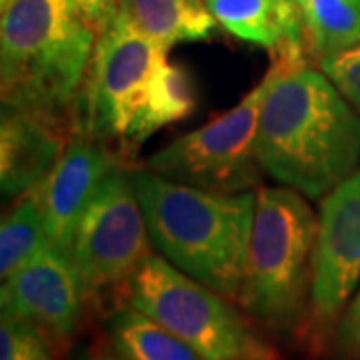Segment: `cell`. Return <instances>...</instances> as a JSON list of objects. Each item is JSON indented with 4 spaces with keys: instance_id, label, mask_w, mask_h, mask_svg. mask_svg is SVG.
Returning a JSON list of instances; mask_svg holds the SVG:
<instances>
[{
    "instance_id": "1",
    "label": "cell",
    "mask_w": 360,
    "mask_h": 360,
    "mask_svg": "<svg viewBox=\"0 0 360 360\" xmlns=\"http://www.w3.org/2000/svg\"><path fill=\"white\" fill-rule=\"evenodd\" d=\"M260 110L262 172L307 198H322L360 167V116L309 60L272 58Z\"/></svg>"
},
{
    "instance_id": "2",
    "label": "cell",
    "mask_w": 360,
    "mask_h": 360,
    "mask_svg": "<svg viewBox=\"0 0 360 360\" xmlns=\"http://www.w3.org/2000/svg\"><path fill=\"white\" fill-rule=\"evenodd\" d=\"M130 179L158 255L219 295L238 300L257 193H210L150 168L132 170Z\"/></svg>"
},
{
    "instance_id": "3",
    "label": "cell",
    "mask_w": 360,
    "mask_h": 360,
    "mask_svg": "<svg viewBox=\"0 0 360 360\" xmlns=\"http://www.w3.org/2000/svg\"><path fill=\"white\" fill-rule=\"evenodd\" d=\"M96 39L75 0H0L2 106L60 118L80 96Z\"/></svg>"
},
{
    "instance_id": "4",
    "label": "cell",
    "mask_w": 360,
    "mask_h": 360,
    "mask_svg": "<svg viewBox=\"0 0 360 360\" xmlns=\"http://www.w3.org/2000/svg\"><path fill=\"white\" fill-rule=\"evenodd\" d=\"M319 217L288 186L257 191L238 304L258 322L286 333L304 319L310 298Z\"/></svg>"
},
{
    "instance_id": "5",
    "label": "cell",
    "mask_w": 360,
    "mask_h": 360,
    "mask_svg": "<svg viewBox=\"0 0 360 360\" xmlns=\"http://www.w3.org/2000/svg\"><path fill=\"white\" fill-rule=\"evenodd\" d=\"M167 63L168 49L115 14L98 32L78 96V132L118 156L139 153L150 139L148 115Z\"/></svg>"
},
{
    "instance_id": "6",
    "label": "cell",
    "mask_w": 360,
    "mask_h": 360,
    "mask_svg": "<svg viewBox=\"0 0 360 360\" xmlns=\"http://www.w3.org/2000/svg\"><path fill=\"white\" fill-rule=\"evenodd\" d=\"M127 307L141 310L205 360H274L245 316L165 257L148 255L124 283Z\"/></svg>"
},
{
    "instance_id": "7",
    "label": "cell",
    "mask_w": 360,
    "mask_h": 360,
    "mask_svg": "<svg viewBox=\"0 0 360 360\" xmlns=\"http://www.w3.org/2000/svg\"><path fill=\"white\" fill-rule=\"evenodd\" d=\"M269 82L266 72L234 108L160 148L146 160V168L210 193H248L262 172L257 136Z\"/></svg>"
},
{
    "instance_id": "8",
    "label": "cell",
    "mask_w": 360,
    "mask_h": 360,
    "mask_svg": "<svg viewBox=\"0 0 360 360\" xmlns=\"http://www.w3.org/2000/svg\"><path fill=\"white\" fill-rule=\"evenodd\" d=\"M150 245L130 172L115 168L86 206L68 252L86 298L127 283Z\"/></svg>"
},
{
    "instance_id": "9",
    "label": "cell",
    "mask_w": 360,
    "mask_h": 360,
    "mask_svg": "<svg viewBox=\"0 0 360 360\" xmlns=\"http://www.w3.org/2000/svg\"><path fill=\"white\" fill-rule=\"evenodd\" d=\"M360 284V167L324 196L312 255L310 333H333Z\"/></svg>"
},
{
    "instance_id": "10",
    "label": "cell",
    "mask_w": 360,
    "mask_h": 360,
    "mask_svg": "<svg viewBox=\"0 0 360 360\" xmlns=\"http://www.w3.org/2000/svg\"><path fill=\"white\" fill-rule=\"evenodd\" d=\"M84 300L72 258L52 245L2 281L0 288L2 312L34 324L54 347H65L77 333Z\"/></svg>"
},
{
    "instance_id": "11",
    "label": "cell",
    "mask_w": 360,
    "mask_h": 360,
    "mask_svg": "<svg viewBox=\"0 0 360 360\" xmlns=\"http://www.w3.org/2000/svg\"><path fill=\"white\" fill-rule=\"evenodd\" d=\"M120 167L115 150L80 134L68 141L51 174L37 188L46 238L52 246L70 252L72 236L92 196L106 176Z\"/></svg>"
},
{
    "instance_id": "12",
    "label": "cell",
    "mask_w": 360,
    "mask_h": 360,
    "mask_svg": "<svg viewBox=\"0 0 360 360\" xmlns=\"http://www.w3.org/2000/svg\"><path fill=\"white\" fill-rule=\"evenodd\" d=\"M60 118L2 106L0 118V188L16 200L37 191L66 148Z\"/></svg>"
},
{
    "instance_id": "13",
    "label": "cell",
    "mask_w": 360,
    "mask_h": 360,
    "mask_svg": "<svg viewBox=\"0 0 360 360\" xmlns=\"http://www.w3.org/2000/svg\"><path fill=\"white\" fill-rule=\"evenodd\" d=\"M229 34L257 44L270 58L309 60L310 51L295 0H205Z\"/></svg>"
},
{
    "instance_id": "14",
    "label": "cell",
    "mask_w": 360,
    "mask_h": 360,
    "mask_svg": "<svg viewBox=\"0 0 360 360\" xmlns=\"http://www.w3.org/2000/svg\"><path fill=\"white\" fill-rule=\"evenodd\" d=\"M115 14L168 51L206 40L219 25L205 0H116Z\"/></svg>"
},
{
    "instance_id": "15",
    "label": "cell",
    "mask_w": 360,
    "mask_h": 360,
    "mask_svg": "<svg viewBox=\"0 0 360 360\" xmlns=\"http://www.w3.org/2000/svg\"><path fill=\"white\" fill-rule=\"evenodd\" d=\"M106 333L110 347L124 360H205L179 336L132 307L115 310L106 321Z\"/></svg>"
},
{
    "instance_id": "16",
    "label": "cell",
    "mask_w": 360,
    "mask_h": 360,
    "mask_svg": "<svg viewBox=\"0 0 360 360\" xmlns=\"http://www.w3.org/2000/svg\"><path fill=\"white\" fill-rule=\"evenodd\" d=\"M312 56L322 58L360 42V0H295Z\"/></svg>"
},
{
    "instance_id": "17",
    "label": "cell",
    "mask_w": 360,
    "mask_h": 360,
    "mask_svg": "<svg viewBox=\"0 0 360 360\" xmlns=\"http://www.w3.org/2000/svg\"><path fill=\"white\" fill-rule=\"evenodd\" d=\"M49 243L37 191L14 200L0 224V276L6 281Z\"/></svg>"
},
{
    "instance_id": "18",
    "label": "cell",
    "mask_w": 360,
    "mask_h": 360,
    "mask_svg": "<svg viewBox=\"0 0 360 360\" xmlns=\"http://www.w3.org/2000/svg\"><path fill=\"white\" fill-rule=\"evenodd\" d=\"M56 347L34 324L0 314V360H56Z\"/></svg>"
},
{
    "instance_id": "19",
    "label": "cell",
    "mask_w": 360,
    "mask_h": 360,
    "mask_svg": "<svg viewBox=\"0 0 360 360\" xmlns=\"http://www.w3.org/2000/svg\"><path fill=\"white\" fill-rule=\"evenodd\" d=\"M319 68L360 112V42L319 58Z\"/></svg>"
},
{
    "instance_id": "20",
    "label": "cell",
    "mask_w": 360,
    "mask_h": 360,
    "mask_svg": "<svg viewBox=\"0 0 360 360\" xmlns=\"http://www.w3.org/2000/svg\"><path fill=\"white\" fill-rule=\"evenodd\" d=\"M336 360H360V290L342 310L333 330Z\"/></svg>"
},
{
    "instance_id": "21",
    "label": "cell",
    "mask_w": 360,
    "mask_h": 360,
    "mask_svg": "<svg viewBox=\"0 0 360 360\" xmlns=\"http://www.w3.org/2000/svg\"><path fill=\"white\" fill-rule=\"evenodd\" d=\"M75 4L80 8V13L84 14V18L90 25L94 26L96 32H101L115 16V8H112L110 0H75Z\"/></svg>"
},
{
    "instance_id": "22",
    "label": "cell",
    "mask_w": 360,
    "mask_h": 360,
    "mask_svg": "<svg viewBox=\"0 0 360 360\" xmlns=\"http://www.w3.org/2000/svg\"><path fill=\"white\" fill-rule=\"evenodd\" d=\"M77 360H124L115 348H104V347H92L86 348L80 352V356Z\"/></svg>"
},
{
    "instance_id": "23",
    "label": "cell",
    "mask_w": 360,
    "mask_h": 360,
    "mask_svg": "<svg viewBox=\"0 0 360 360\" xmlns=\"http://www.w3.org/2000/svg\"><path fill=\"white\" fill-rule=\"evenodd\" d=\"M110 4H112V8H116V0H110Z\"/></svg>"
}]
</instances>
